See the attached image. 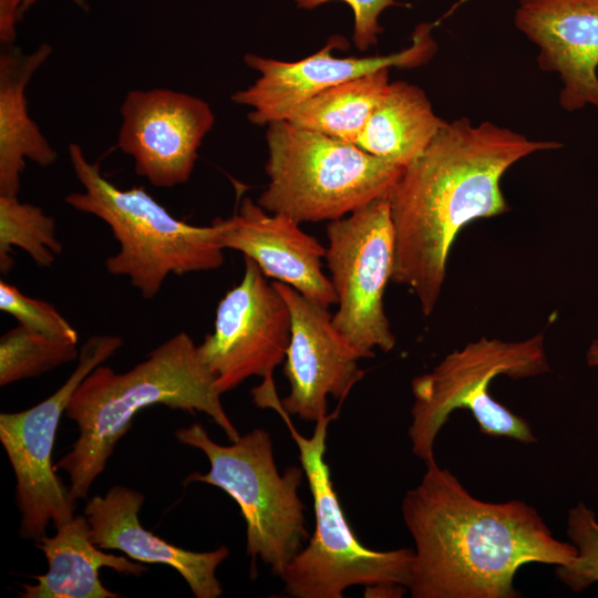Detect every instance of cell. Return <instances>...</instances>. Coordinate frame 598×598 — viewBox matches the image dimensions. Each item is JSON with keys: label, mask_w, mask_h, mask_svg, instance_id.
<instances>
[{"label": "cell", "mask_w": 598, "mask_h": 598, "mask_svg": "<svg viewBox=\"0 0 598 598\" xmlns=\"http://www.w3.org/2000/svg\"><path fill=\"white\" fill-rule=\"evenodd\" d=\"M557 142L534 141L492 122L461 117L405 166L388 195L394 233L391 281L409 287L430 316L440 299L451 248L470 223L508 210L505 172Z\"/></svg>", "instance_id": "cell-1"}, {"label": "cell", "mask_w": 598, "mask_h": 598, "mask_svg": "<svg viewBox=\"0 0 598 598\" xmlns=\"http://www.w3.org/2000/svg\"><path fill=\"white\" fill-rule=\"evenodd\" d=\"M402 501L415 545L409 589L413 598H516L525 564H570L575 545L556 539L535 508L522 501L475 498L436 462Z\"/></svg>", "instance_id": "cell-2"}, {"label": "cell", "mask_w": 598, "mask_h": 598, "mask_svg": "<svg viewBox=\"0 0 598 598\" xmlns=\"http://www.w3.org/2000/svg\"><path fill=\"white\" fill-rule=\"evenodd\" d=\"M220 395L197 344L186 332L162 342L125 372L101 364L82 381L68 404L65 416L75 422L79 436L54 468L68 473L74 499L86 498L134 416L156 404L203 412L235 442L240 435Z\"/></svg>", "instance_id": "cell-3"}, {"label": "cell", "mask_w": 598, "mask_h": 598, "mask_svg": "<svg viewBox=\"0 0 598 598\" xmlns=\"http://www.w3.org/2000/svg\"><path fill=\"white\" fill-rule=\"evenodd\" d=\"M69 156L83 190L66 195L64 202L110 227L120 248L105 260L106 270L127 277L144 299H153L169 275L214 270L224 264L216 220L195 226L171 215L143 187H116L78 144L69 145Z\"/></svg>", "instance_id": "cell-4"}, {"label": "cell", "mask_w": 598, "mask_h": 598, "mask_svg": "<svg viewBox=\"0 0 598 598\" xmlns=\"http://www.w3.org/2000/svg\"><path fill=\"white\" fill-rule=\"evenodd\" d=\"M257 405L275 410L286 423L298 447L313 502V534L280 577L286 594L293 598H342L343 591L352 586L408 588L414 551L365 547L347 520L333 487L324 454L328 426L339 409L317 421L311 436L306 437L293 426L276 392L261 396Z\"/></svg>", "instance_id": "cell-5"}, {"label": "cell", "mask_w": 598, "mask_h": 598, "mask_svg": "<svg viewBox=\"0 0 598 598\" xmlns=\"http://www.w3.org/2000/svg\"><path fill=\"white\" fill-rule=\"evenodd\" d=\"M266 141L269 182L257 204L299 224L336 220L388 197L404 168L287 120L268 124Z\"/></svg>", "instance_id": "cell-6"}, {"label": "cell", "mask_w": 598, "mask_h": 598, "mask_svg": "<svg viewBox=\"0 0 598 598\" xmlns=\"http://www.w3.org/2000/svg\"><path fill=\"white\" fill-rule=\"evenodd\" d=\"M177 441L202 451L208 462L205 474L194 472L184 482H199L227 493L239 506L246 523V553L251 574L259 557L274 575L281 577L290 560L309 537L303 503L298 489L302 466H289L279 474L269 432L262 429L240 435L229 445L210 439L199 423L175 432Z\"/></svg>", "instance_id": "cell-7"}, {"label": "cell", "mask_w": 598, "mask_h": 598, "mask_svg": "<svg viewBox=\"0 0 598 598\" xmlns=\"http://www.w3.org/2000/svg\"><path fill=\"white\" fill-rule=\"evenodd\" d=\"M547 371L542 333L520 341L482 337L452 351L432 371L412 380V452L425 465L436 462V436L458 409L468 410L486 435L524 444L536 442L528 422L497 402L488 386L498 375L517 380Z\"/></svg>", "instance_id": "cell-8"}, {"label": "cell", "mask_w": 598, "mask_h": 598, "mask_svg": "<svg viewBox=\"0 0 598 598\" xmlns=\"http://www.w3.org/2000/svg\"><path fill=\"white\" fill-rule=\"evenodd\" d=\"M122 346L115 334L91 336L80 349L75 369L54 393L27 410L0 414V441L17 481L22 538L38 542L47 536L50 523L58 527L75 516L76 499L52 464L59 423L82 381Z\"/></svg>", "instance_id": "cell-9"}, {"label": "cell", "mask_w": 598, "mask_h": 598, "mask_svg": "<svg viewBox=\"0 0 598 598\" xmlns=\"http://www.w3.org/2000/svg\"><path fill=\"white\" fill-rule=\"evenodd\" d=\"M324 260L337 296L332 322L362 358L396 343L384 311L394 266V233L388 197L327 225Z\"/></svg>", "instance_id": "cell-10"}, {"label": "cell", "mask_w": 598, "mask_h": 598, "mask_svg": "<svg viewBox=\"0 0 598 598\" xmlns=\"http://www.w3.org/2000/svg\"><path fill=\"white\" fill-rule=\"evenodd\" d=\"M244 261L241 280L220 299L214 330L197 346L220 394L250 377L272 379L290 341L286 300L255 261L248 257Z\"/></svg>", "instance_id": "cell-11"}, {"label": "cell", "mask_w": 598, "mask_h": 598, "mask_svg": "<svg viewBox=\"0 0 598 598\" xmlns=\"http://www.w3.org/2000/svg\"><path fill=\"white\" fill-rule=\"evenodd\" d=\"M433 28L429 22L417 24L411 45L388 55L334 56L333 50L348 47L341 35L331 37L318 52L298 61L246 54L245 63L259 78L247 89L235 92L231 100L251 109L248 120L252 124L287 120L298 105L329 87L383 68L412 69L427 63L437 50Z\"/></svg>", "instance_id": "cell-12"}, {"label": "cell", "mask_w": 598, "mask_h": 598, "mask_svg": "<svg viewBox=\"0 0 598 598\" xmlns=\"http://www.w3.org/2000/svg\"><path fill=\"white\" fill-rule=\"evenodd\" d=\"M117 147L153 186L186 183L215 116L204 100L167 89L130 91L121 105Z\"/></svg>", "instance_id": "cell-13"}, {"label": "cell", "mask_w": 598, "mask_h": 598, "mask_svg": "<svg viewBox=\"0 0 598 598\" xmlns=\"http://www.w3.org/2000/svg\"><path fill=\"white\" fill-rule=\"evenodd\" d=\"M272 283L291 316L283 367L290 391L281 405L290 415L317 422L328 415L329 395L342 402L362 378V355L334 327L329 308L286 283Z\"/></svg>", "instance_id": "cell-14"}, {"label": "cell", "mask_w": 598, "mask_h": 598, "mask_svg": "<svg viewBox=\"0 0 598 598\" xmlns=\"http://www.w3.org/2000/svg\"><path fill=\"white\" fill-rule=\"evenodd\" d=\"M514 22L538 47L539 68L559 74L561 107H598V0H518Z\"/></svg>", "instance_id": "cell-15"}, {"label": "cell", "mask_w": 598, "mask_h": 598, "mask_svg": "<svg viewBox=\"0 0 598 598\" xmlns=\"http://www.w3.org/2000/svg\"><path fill=\"white\" fill-rule=\"evenodd\" d=\"M218 243L257 264L267 278L286 283L305 297L329 308L337 296L323 272L326 247L283 215L269 213L244 197L230 218H216Z\"/></svg>", "instance_id": "cell-16"}, {"label": "cell", "mask_w": 598, "mask_h": 598, "mask_svg": "<svg viewBox=\"0 0 598 598\" xmlns=\"http://www.w3.org/2000/svg\"><path fill=\"white\" fill-rule=\"evenodd\" d=\"M140 492L115 485L104 496H93L84 508L92 542L101 549H116L142 564H162L175 569L196 598H217L223 594L217 567L228 557L220 546L209 551H193L175 546L145 529L138 518L144 503Z\"/></svg>", "instance_id": "cell-17"}, {"label": "cell", "mask_w": 598, "mask_h": 598, "mask_svg": "<svg viewBox=\"0 0 598 598\" xmlns=\"http://www.w3.org/2000/svg\"><path fill=\"white\" fill-rule=\"evenodd\" d=\"M53 536H44L35 546L49 564L45 574L32 576L35 584H22V598H118V592L104 587L99 578L102 567L130 576H141L145 566L124 556L105 553L91 539L86 516L78 515L55 527Z\"/></svg>", "instance_id": "cell-18"}, {"label": "cell", "mask_w": 598, "mask_h": 598, "mask_svg": "<svg viewBox=\"0 0 598 598\" xmlns=\"http://www.w3.org/2000/svg\"><path fill=\"white\" fill-rule=\"evenodd\" d=\"M52 50L42 43L32 53L6 48L0 55V195H18L25 159L47 167L58 158L30 117L25 97L29 81Z\"/></svg>", "instance_id": "cell-19"}, {"label": "cell", "mask_w": 598, "mask_h": 598, "mask_svg": "<svg viewBox=\"0 0 598 598\" xmlns=\"http://www.w3.org/2000/svg\"><path fill=\"white\" fill-rule=\"evenodd\" d=\"M424 91L405 81L390 82L355 145L393 165L417 158L446 125Z\"/></svg>", "instance_id": "cell-20"}, {"label": "cell", "mask_w": 598, "mask_h": 598, "mask_svg": "<svg viewBox=\"0 0 598 598\" xmlns=\"http://www.w3.org/2000/svg\"><path fill=\"white\" fill-rule=\"evenodd\" d=\"M389 69H380L316 94L298 105L287 121L355 144L389 86Z\"/></svg>", "instance_id": "cell-21"}, {"label": "cell", "mask_w": 598, "mask_h": 598, "mask_svg": "<svg viewBox=\"0 0 598 598\" xmlns=\"http://www.w3.org/2000/svg\"><path fill=\"white\" fill-rule=\"evenodd\" d=\"M24 250L40 267L51 266L62 252L53 217L42 208L18 199V195H0V271L13 267L11 249Z\"/></svg>", "instance_id": "cell-22"}, {"label": "cell", "mask_w": 598, "mask_h": 598, "mask_svg": "<svg viewBox=\"0 0 598 598\" xmlns=\"http://www.w3.org/2000/svg\"><path fill=\"white\" fill-rule=\"evenodd\" d=\"M76 344L19 324L0 338V385L37 378L78 360Z\"/></svg>", "instance_id": "cell-23"}, {"label": "cell", "mask_w": 598, "mask_h": 598, "mask_svg": "<svg viewBox=\"0 0 598 598\" xmlns=\"http://www.w3.org/2000/svg\"><path fill=\"white\" fill-rule=\"evenodd\" d=\"M567 535L577 555L570 564L556 566V576L579 592L598 581V520L585 504L579 503L569 511Z\"/></svg>", "instance_id": "cell-24"}, {"label": "cell", "mask_w": 598, "mask_h": 598, "mask_svg": "<svg viewBox=\"0 0 598 598\" xmlns=\"http://www.w3.org/2000/svg\"><path fill=\"white\" fill-rule=\"evenodd\" d=\"M0 310L19 324L48 336L79 341L78 331L51 303L29 297L16 286L0 282Z\"/></svg>", "instance_id": "cell-25"}, {"label": "cell", "mask_w": 598, "mask_h": 598, "mask_svg": "<svg viewBox=\"0 0 598 598\" xmlns=\"http://www.w3.org/2000/svg\"><path fill=\"white\" fill-rule=\"evenodd\" d=\"M297 7L301 9H315L321 4L331 1H342L348 4L353 13V34L354 45L365 51L377 44L378 37L382 32L380 25L381 13L390 7L398 6L396 0H293Z\"/></svg>", "instance_id": "cell-26"}, {"label": "cell", "mask_w": 598, "mask_h": 598, "mask_svg": "<svg viewBox=\"0 0 598 598\" xmlns=\"http://www.w3.org/2000/svg\"><path fill=\"white\" fill-rule=\"evenodd\" d=\"M21 0H0V39L6 45L14 41V23L19 18Z\"/></svg>", "instance_id": "cell-27"}, {"label": "cell", "mask_w": 598, "mask_h": 598, "mask_svg": "<svg viewBox=\"0 0 598 598\" xmlns=\"http://www.w3.org/2000/svg\"><path fill=\"white\" fill-rule=\"evenodd\" d=\"M586 360L588 365L598 367V338L590 343L587 350Z\"/></svg>", "instance_id": "cell-28"}, {"label": "cell", "mask_w": 598, "mask_h": 598, "mask_svg": "<svg viewBox=\"0 0 598 598\" xmlns=\"http://www.w3.org/2000/svg\"><path fill=\"white\" fill-rule=\"evenodd\" d=\"M37 0H21V7L19 9V18H22V14L35 2ZM82 9H87L85 0H71Z\"/></svg>", "instance_id": "cell-29"}]
</instances>
